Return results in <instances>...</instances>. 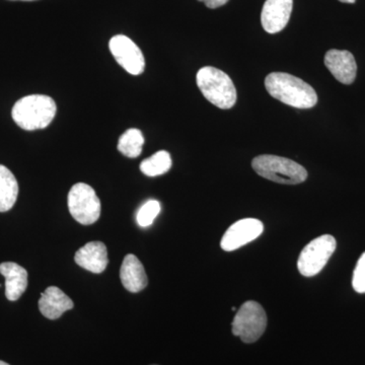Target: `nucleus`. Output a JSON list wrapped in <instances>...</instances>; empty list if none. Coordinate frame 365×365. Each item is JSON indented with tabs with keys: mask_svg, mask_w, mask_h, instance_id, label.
<instances>
[{
	"mask_svg": "<svg viewBox=\"0 0 365 365\" xmlns=\"http://www.w3.org/2000/svg\"><path fill=\"white\" fill-rule=\"evenodd\" d=\"M110 51L119 66L132 76H139L145 69V59L138 46L124 35L114 36L109 43Z\"/></svg>",
	"mask_w": 365,
	"mask_h": 365,
	"instance_id": "6e6552de",
	"label": "nucleus"
},
{
	"mask_svg": "<svg viewBox=\"0 0 365 365\" xmlns=\"http://www.w3.org/2000/svg\"><path fill=\"white\" fill-rule=\"evenodd\" d=\"M232 334L247 344L256 342L267 328V314L263 307L254 300L245 302L240 307L234 321Z\"/></svg>",
	"mask_w": 365,
	"mask_h": 365,
	"instance_id": "39448f33",
	"label": "nucleus"
},
{
	"mask_svg": "<svg viewBox=\"0 0 365 365\" xmlns=\"http://www.w3.org/2000/svg\"><path fill=\"white\" fill-rule=\"evenodd\" d=\"M325 66L334 78L343 85L354 83L357 74V64L351 52L347 50H329L326 53Z\"/></svg>",
	"mask_w": 365,
	"mask_h": 365,
	"instance_id": "9d476101",
	"label": "nucleus"
},
{
	"mask_svg": "<svg viewBox=\"0 0 365 365\" xmlns=\"http://www.w3.org/2000/svg\"><path fill=\"white\" fill-rule=\"evenodd\" d=\"M21 1H35V0H21Z\"/></svg>",
	"mask_w": 365,
	"mask_h": 365,
	"instance_id": "b1692460",
	"label": "nucleus"
},
{
	"mask_svg": "<svg viewBox=\"0 0 365 365\" xmlns=\"http://www.w3.org/2000/svg\"><path fill=\"white\" fill-rule=\"evenodd\" d=\"M68 208L72 217L83 225H93L100 218V199L95 190L85 182L72 186L68 194Z\"/></svg>",
	"mask_w": 365,
	"mask_h": 365,
	"instance_id": "0eeeda50",
	"label": "nucleus"
},
{
	"mask_svg": "<svg viewBox=\"0 0 365 365\" xmlns=\"http://www.w3.org/2000/svg\"><path fill=\"white\" fill-rule=\"evenodd\" d=\"M337 242L331 235H323L307 245L297 261L299 273L304 277H313L321 272L335 252Z\"/></svg>",
	"mask_w": 365,
	"mask_h": 365,
	"instance_id": "423d86ee",
	"label": "nucleus"
},
{
	"mask_svg": "<svg viewBox=\"0 0 365 365\" xmlns=\"http://www.w3.org/2000/svg\"><path fill=\"white\" fill-rule=\"evenodd\" d=\"M39 309L45 318L57 319L73 309V302L60 288L50 287L41 294Z\"/></svg>",
	"mask_w": 365,
	"mask_h": 365,
	"instance_id": "ddd939ff",
	"label": "nucleus"
},
{
	"mask_svg": "<svg viewBox=\"0 0 365 365\" xmlns=\"http://www.w3.org/2000/svg\"><path fill=\"white\" fill-rule=\"evenodd\" d=\"M198 1L204 2L208 9H215L225 6V4H227L228 0H198Z\"/></svg>",
	"mask_w": 365,
	"mask_h": 365,
	"instance_id": "412c9836",
	"label": "nucleus"
},
{
	"mask_svg": "<svg viewBox=\"0 0 365 365\" xmlns=\"http://www.w3.org/2000/svg\"><path fill=\"white\" fill-rule=\"evenodd\" d=\"M264 232V225L256 218H244L230 225L223 235L220 246L225 252H232L255 241Z\"/></svg>",
	"mask_w": 365,
	"mask_h": 365,
	"instance_id": "1a4fd4ad",
	"label": "nucleus"
},
{
	"mask_svg": "<svg viewBox=\"0 0 365 365\" xmlns=\"http://www.w3.org/2000/svg\"><path fill=\"white\" fill-rule=\"evenodd\" d=\"M340 2H343V4H354L356 0H339Z\"/></svg>",
	"mask_w": 365,
	"mask_h": 365,
	"instance_id": "4be33fe9",
	"label": "nucleus"
},
{
	"mask_svg": "<svg viewBox=\"0 0 365 365\" xmlns=\"http://www.w3.org/2000/svg\"><path fill=\"white\" fill-rule=\"evenodd\" d=\"M19 195V184L16 177L4 165H0V212L14 207Z\"/></svg>",
	"mask_w": 365,
	"mask_h": 365,
	"instance_id": "dca6fc26",
	"label": "nucleus"
},
{
	"mask_svg": "<svg viewBox=\"0 0 365 365\" xmlns=\"http://www.w3.org/2000/svg\"><path fill=\"white\" fill-rule=\"evenodd\" d=\"M144 137L139 129H128L123 135L120 137L118 143V150L125 157L135 158L143 153Z\"/></svg>",
	"mask_w": 365,
	"mask_h": 365,
	"instance_id": "f3484780",
	"label": "nucleus"
},
{
	"mask_svg": "<svg viewBox=\"0 0 365 365\" xmlns=\"http://www.w3.org/2000/svg\"><path fill=\"white\" fill-rule=\"evenodd\" d=\"M294 0H266L261 14V23L269 34L279 33L289 21Z\"/></svg>",
	"mask_w": 365,
	"mask_h": 365,
	"instance_id": "9b49d317",
	"label": "nucleus"
},
{
	"mask_svg": "<svg viewBox=\"0 0 365 365\" xmlns=\"http://www.w3.org/2000/svg\"><path fill=\"white\" fill-rule=\"evenodd\" d=\"M252 167L259 176L279 184H300L307 178V170L299 163L277 155H259L254 158Z\"/></svg>",
	"mask_w": 365,
	"mask_h": 365,
	"instance_id": "20e7f679",
	"label": "nucleus"
},
{
	"mask_svg": "<svg viewBox=\"0 0 365 365\" xmlns=\"http://www.w3.org/2000/svg\"><path fill=\"white\" fill-rule=\"evenodd\" d=\"M0 273L6 278V297L11 302L20 299L28 287V272L14 262L0 264Z\"/></svg>",
	"mask_w": 365,
	"mask_h": 365,
	"instance_id": "2eb2a0df",
	"label": "nucleus"
},
{
	"mask_svg": "<svg viewBox=\"0 0 365 365\" xmlns=\"http://www.w3.org/2000/svg\"><path fill=\"white\" fill-rule=\"evenodd\" d=\"M0 365H9V364H6V362L1 361V360H0Z\"/></svg>",
	"mask_w": 365,
	"mask_h": 365,
	"instance_id": "5701e85b",
	"label": "nucleus"
},
{
	"mask_svg": "<svg viewBox=\"0 0 365 365\" xmlns=\"http://www.w3.org/2000/svg\"><path fill=\"white\" fill-rule=\"evenodd\" d=\"M196 79L199 90L215 107L227 110L237 103V90L225 72L215 67L205 66L197 72Z\"/></svg>",
	"mask_w": 365,
	"mask_h": 365,
	"instance_id": "7ed1b4c3",
	"label": "nucleus"
},
{
	"mask_svg": "<svg viewBox=\"0 0 365 365\" xmlns=\"http://www.w3.org/2000/svg\"><path fill=\"white\" fill-rule=\"evenodd\" d=\"M57 112L56 103L44 95L26 96L14 104L11 116L24 130L33 131L49 126Z\"/></svg>",
	"mask_w": 365,
	"mask_h": 365,
	"instance_id": "f03ea898",
	"label": "nucleus"
},
{
	"mask_svg": "<svg viewBox=\"0 0 365 365\" xmlns=\"http://www.w3.org/2000/svg\"><path fill=\"white\" fill-rule=\"evenodd\" d=\"M153 365H157V364H153Z\"/></svg>",
	"mask_w": 365,
	"mask_h": 365,
	"instance_id": "393cba45",
	"label": "nucleus"
},
{
	"mask_svg": "<svg viewBox=\"0 0 365 365\" xmlns=\"http://www.w3.org/2000/svg\"><path fill=\"white\" fill-rule=\"evenodd\" d=\"M269 95L283 104L297 109H311L318 103L313 86L285 72H272L265 79Z\"/></svg>",
	"mask_w": 365,
	"mask_h": 365,
	"instance_id": "f257e3e1",
	"label": "nucleus"
},
{
	"mask_svg": "<svg viewBox=\"0 0 365 365\" xmlns=\"http://www.w3.org/2000/svg\"><path fill=\"white\" fill-rule=\"evenodd\" d=\"M160 212V204L157 200H150L144 203L137 213V223L141 227H148L155 222Z\"/></svg>",
	"mask_w": 365,
	"mask_h": 365,
	"instance_id": "6ab92c4d",
	"label": "nucleus"
},
{
	"mask_svg": "<svg viewBox=\"0 0 365 365\" xmlns=\"http://www.w3.org/2000/svg\"><path fill=\"white\" fill-rule=\"evenodd\" d=\"M74 260L78 266L90 272L100 274L107 268V247L102 242H91L76 252Z\"/></svg>",
	"mask_w": 365,
	"mask_h": 365,
	"instance_id": "f8f14e48",
	"label": "nucleus"
},
{
	"mask_svg": "<svg viewBox=\"0 0 365 365\" xmlns=\"http://www.w3.org/2000/svg\"><path fill=\"white\" fill-rule=\"evenodd\" d=\"M120 279L123 287L132 294L141 292L148 287L145 270L135 255L129 254L125 257L120 269Z\"/></svg>",
	"mask_w": 365,
	"mask_h": 365,
	"instance_id": "4468645a",
	"label": "nucleus"
},
{
	"mask_svg": "<svg viewBox=\"0 0 365 365\" xmlns=\"http://www.w3.org/2000/svg\"><path fill=\"white\" fill-rule=\"evenodd\" d=\"M352 287L359 294H365V252L357 261L353 272Z\"/></svg>",
	"mask_w": 365,
	"mask_h": 365,
	"instance_id": "aec40b11",
	"label": "nucleus"
},
{
	"mask_svg": "<svg viewBox=\"0 0 365 365\" xmlns=\"http://www.w3.org/2000/svg\"><path fill=\"white\" fill-rule=\"evenodd\" d=\"M170 168H172V158L165 150L158 151L140 163L141 172L148 177L162 176L169 172Z\"/></svg>",
	"mask_w": 365,
	"mask_h": 365,
	"instance_id": "a211bd4d",
	"label": "nucleus"
}]
</instances>
